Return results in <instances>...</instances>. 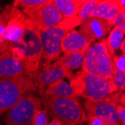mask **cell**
Here are the masks:
<instances>
[{
  "instance_id": "cell-1",
  "label": "cell",
  "mask_w": 125,
  "mask_h": 125,
  "mask_svg": "<svg viewBox=\"0 0 125 125\" xmlns=\"http://www.w3.org/2000/svg\"><path fill=\"white\" fill-rule=\"evenodd\" d=\"M15 56L24 62L27 76L31 80L42 64V45L39 29L29 20L21 38L15 43H7Z\"/></svg>"
},
{
  "instance_id": "cell-2",
  "label": "cell",
  "mask_w": 125,
  "mask_h": 125,
  "mask_svg": "<svg viewBox=\"0 0 125 125\" xmlns=\"http://www.w3.org/2000/svg\"><path fill=\"white\" fill-rule=\"evenodd\" d=\"M41 104L50 118L63 125H82L87 121L85 110L77 97H42Z\"/></svg>"
},
{
  "instance_id": "cell-3",
  "label": "cell",
  "mask_w": 125,
  "mask_h": 125,
  "mask_svg": "<svg viewBox=\"0 0 125 125\" xmlns=\"http://www.w3.org/2000/svg\"><path fill=\"white\" fill-rule=\"evenodd\" d=\"M70 85L77 97H82L86 100H104L118 91L112 79L83 71L73 75Z\"/></svg>"
},
{
  "instance_id": "cell-4",
  "label": "cell",
  "mask_w": 125,
  "mask_h": 125,
  "mask_svg": "<svg viewBox=\"0 0 125 125\" xmlns=\"http://www.w3.org/2000/svg\"><path fill=\"white\" fill-rule=\"evenodd\" d=\"M81 23L82 22L76 16L62 19L55 26L40 31L42 57L46 62H51L60 57L62 39L68 31L80 26Z\"/></svg>"
},
{
  "instance_id": "cell-5",
  "label": "cell",
  "mask_w": 125,
  "mask_h": 125,
  "mask_svg": "<svg viewBox=\"0 0 125 125\" xmlns=\"http://www.w3.org/2000/svg\"><path fill=\"white\" fill-rule=\"evenodd\" d=\"M37 92V88L28 76L0 79V118L27 93Z\"/></svg>"
},
{
  "instance_id": "cell-6",
  "label": "cell",
  "mask_w": 125,
  "mask_h": 125,
  "mask_svg": "<svg viewBox=\"0 0 125 125\" xmlns=\"http://www.w3.org/2000/svg\"><path fill=\"white\" fill-rule=\"evenodd\" d=\"M82 71L112 79L113 66L105 39L90 46L86 50Z\"/></svg>"
},
{
  "instance_id": "cell-7",
  "label": "cell",
  "mask_w": 125,
  "mask_h": 125,
  "mask_svg": "<svg viewBox=\"0 0 125 125\" xmlns=\"http://www.w3.org/2000/svg\"><path fill=\"white\" fill-rule=\"evenodd\" d=\"M41 108L40 97L34 92L27 93L4 113L2 121L5 125H31L35 113Z\"/></svg>"
},
{
  "instance_id": "cell-8",
  "label": "cell",
  "mask_w": 125,
  "mask_h": 125,
  "mask_svg": "<svg viewBox=\"0 0 125 125\" xmlns=\"http://www.w3.org/2000/svg\"><path fill=\"white\" fill-rule=\"evenodd\" d=\"M21 10L40 31L55 26L62 20V17L52 3V0L41 6Z\"/></svg>"
},
{
  "instance_id": "cell-9",
  "label": "cell",
  "mask_w": 125,
  "mask_h": 125,
  "mask_svg": "<svg viewBox=\"0 0 125 125\" xmlns=\"http://www.w3.org/2000/svg\"><path fill=\"white\" fill-rule=\"evenodd\" d=\"M73 74L72 72L66 68L58 65L55 62L51 64L50 62L41 64L38 71L31 79L37 88V93L41 97L43 95V90L47 85L65 78L71 79Z\"/></svg>"
},
{
  "instance_id": "cell-10",
  "label": "cell",
  "mask_w": 125,
  "mask_h": 125,
  "mask_svg": "<svg viewBox=\"0 0 125 125\" xmlns=\"http://www.w3.org/2000/svg\"><path fill=\"white\" fill-rule=\"evenodd\" d=\"M84 110L87 118H99L114 125H121L118 118L115 104L108 98L101 100H86Z\"/></svg>"
},
{
  "instance_id": "cell-11",
  "label": "cell",
  "mask_w": 125,
  "mask_h": 125,
  "mask_svg": "<svg viewBox=\"0 0 125 125\" xmlns=\"http://www.w3.org/2000/svg\"><path fill=\"white\" fill-rule=\"evenodd\" d=\"M28 76L26 67L21 59L15 56L6 47L0 52V79Z\"/></svg>"
},
{
  "instance_id": "cell-12",
  "label": "cell",
  "mask_w": 125,
  "mask_h": 125,
  "mask_svg": "<svg viewBox=\"0 0 125 125\" xmlns=\"http://www.w3.org/2000/svg\"><path fill=\"white\" fill-rule=\"evenodd\" d=\"M79 26V33L90 43L104 38L112 28L106 20L93 17L84 20Z\"/></svg>"
},
{
  "instance_id": "cell-13",
  "label": "cell",
  "mask_w": 125,
  "mask_h": 125,
  "mask_svg": "<svg viewBox=\"0 0 125 125\" xmlns=\"http://www.w3.org/2000/svg\"><path fill=\"white\" fill-rule=\"evenodd\" d=\"M121 10H125L124 0H103L99 2L91 17L103 19L111 25L116 15Z\"/></svg>"
},
{
  "instance_id": "cell-14",
  "label": "cell",
  "mask_w": 125,
  "mask_h": 125,
  "mask_svg": "<svg viewBox=\"0 0 125 125\" xmlns=\"http://www.w3.org/2000/svg\"><path fill=\"white\" fill-rule=\"evenodd\" d=\"M90 46L91 43L79 31L73 29L68 31L62 39L61 50L64 54L79 52H85Z\"/></svg>"
},
{
  "instance_id": "cell-15",
  "label": "cell",
  "mask_w": 125,
  "mask_h": 125,
  "mask_svg": "<svg viewBox=\"0 0 125 125\" xmlns=\"http://www.w3.org/2000/svg\"><path fill=\"white\" fill-rule=\"evenodd\" d=\"M77 97L70 83H67L64 79H59L49 85L43 90V95L40 97Z\"/></svg>"
},
{
  "instance_id": "cell-16",
  "label": "cell",
  "mask_w": 125,
  "mask_h": 125,
  "mask_svg": "<svg viewBox=\"0 0 125 125\" xmlns=\"http://www.w3.org/2000/svg\"><path fill=\"white\" fill-rule=\"evenodd\" d=\"M85 0H52V3L58 10L62 19L76 17Z\"/></svg>"
},
{
  "instance_id": "cell-17",
  "label": "cell",
  "mask_w": 125,
  "mask_h": 125,
  "mask_svg": "<svg viewBox=\"0 0 125 125\" xmlns=\"http://www.w3.org/2000/svg\"><path fill=\"white\" fill-rule=\"evenodd\" d=\"M85 53V52H84L66 53L62 57L55 60V62L58 65H60L72 72V71L82 68Z\"/></svg>"
},
{
  "instance_id": "cell-18",
  "label": "cell",
  "mask_w": 125,
  "mask_h": 125,
  "mask_svg": "<svg viewBox=\"0 0 125 125\" xmlns=\"http://www.w3.org/2000/svg\"><path fill=\"white\" fill-rule=\"evenodd\" d=\"M124 40V32L118 28L113 27L112 31H109L108 38L105 40L107 50L112 57L115 55V51L120 48Z\"/></svg>"
},
{
  "instance_id": "cell-19",
  "label": "cell",
  "mask_w": 125,
  "mask_h": 125,
  "mask_svg": "<svg viewBox=\"0 0 125 125\" xmlns=\"http://www.w3.org/2000/svg\"><path fill=\"white\" fill-rule=\"evenodd\" d=\"M100 0H85L79 10L76 17L82 22L91 17L94 9L99 3Z\"/></svg>"
},
{
  "instance_id": "cell-20",
  "label": "cell",
  "mask_w": 125,
  "mask_h": 125,
  "mask_svg": "<svg viewBox=\"0 0 125 125\" xmlns=\"http://www.w3.org/2000/svg\"><path fill=\"white\" fill-rule=\"evenodd\" d=\"M50 0H14L11 4L17 9L21 8L23 10L41 6L47 3Z\"/></svg>"
},
{
  "instance_id": "cell-21",
  "label": "cell",
  "mask_w": 125,
  "mask_h": 125,
  "mask_svg": "<svg viewBox=\"0 0 125 125\" xmlns=\"http://www.w3.org/2000/svg\"><path fill=\"white\" fill-rule=\"evenodd\" d=\"M112 81L118 91L124 92L125 88V72L113 69Z\"/></svg>"
},
{
  "instance_id": "cell-22",
  "label": "cell",
  "mask_w": 125,
  "mask_h": 125,
  "mask_svg": "<svg viewBox=\"0 0 125 125\" xmlns=\"http://www.w3.org/2000/svg\"><path fill=\"white\" fill-rule=\"evenodd\" d=\"M49 120L50 116L47 112L41 108L35 113L32 120L31 125H47L50 121Z\"/></svg>"
},
{
  "instance_id": "cell-23",
  "label": "cell",
  "mask_w": 125,
  "mask_h": 125,
  "mask_svg": "<svg viewBox=\"0 0 125 125\" xmlns=\"http://www.w3.org/2000/svg\"><path fill=\"white\" fill-rule=\"evenodd\" d=\"M5 27H6V20L4 15L0 11V52L6 47V45L8 43L5 37Z\"/></svg>"
},
{
  "instance_id": "cell-24",
  "label": "cell",
  "mask_w": 125,
  "mask_h": 125,
  "mask_svg": "<svg viewBox=\"0 0 125 125\" xmlns=\"http://www.w3.org/2000/svg\"><path fill=\"white\" fill-rule=\"evenodd\" d=\"M112 26L119 29L125 33V10H121L112 22Z\"/></svg>"
},
{
  "instance_id": "cell-25",
  "label": "cell",
  "mask_w": 125,
  "mask_h": 125,
  "mask_svg": "<svg viewBox=\"0 0 125 125\" xmlns=\"http://www.w3.org/2000/svg\"><path fill=\"white\" fill-rule=\"evenodd\" d=\"M112 66L113 69L125 72V55H120L112 56Z\"/></svg>"
},
{
  "instance_id": "cell-26",
  "label": "cell",
  "mask_w": 125,
  "mask_h": 125,
  "mask_svg": "<svg viewBox=\"0 0 125 125\" xmlns=\"http://www.w3.org/2000/svg\"><path fill=\"white\" fill-rule=\"evenodd\" d=\"M115 109H116L117 115L120 124L124 125L125 124V106L117 104L115 105Z\"/></svg>"
},
{
  "instance_id": "cell-27",
  "label": "cell",
  "mask_w": 125,
  "mask_h": 125,
  "mask_svg": "<svg viewBox=\"0 0 125 125\" xmlns=\"http://www.w3.org/2000/svg\"><path fill=\"white\" fill-rule=\"evenodd\" d=\"M87 124L86 125H114L109 124L105 121H103L99 118H87Z\"/></svg>"
},
{
  "instance_id": "cell-28",
  "label": "cell",
  "mask_w": 125,
  "mask_h": 125,
  "mask_svg": "<svg viewBox=\"0 0 125 125\" xmlns=\"http://www.w3.org/2000/svg\"><path fill=\"white\" fill-rule=\"evenodd\" d=\"M47 125H63L62 123L59 121L58 119L55 118H52V120L50 121H49V123L47 124Z\"/></svg>"
},
{
  "instance_id": "cell-29",
  "label": "cell",
  "mask_w": 125,
  "mask_h": 125,
  "mask_svg": "<svg viewBox=\"0 0 125 125\" xmlns=\"http://www.w3.org/2000/svg\"><path fill=\"white\" fill-rule=\"evenodd\" d=\"M121 51V53L122 55H125V40H124V41L122 42L121 45V47L119 48Z\"/></svg>"
},
{
  "instance_id": "cell-30",
  "label": "cell",
  "mask_w": 125,
  "mask_h": 125,
  "mask_svg": "<svg viewBox=\"0 0 125 125\" xmlns=\"http://www.w3.org/2000/svg\"><path fill=\"white\" fill-rule=\"evenodd\" d=\"M0 125H2V124H1V123H0Z\"/></svg>"
},
{
  "instance_id": "cell-31",
  "label": "cell",
  "mask_w": 125,
  "mask_h": 125,
  "mask_svg": "<svg viewBox=\"0 0 125 125\" xmlns=\"http://www.w3.org/2000/svg\"><path fill=\"white\" fill-rule=\"evenodd\" d=\"M0 9H1V8H0Z\"/></svg>"
}]
</instances>
